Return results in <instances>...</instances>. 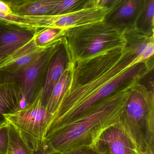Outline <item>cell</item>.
<instances>
[{"instance_id":"1","label":"cell","mask_w":154,"mask_h":154,"mask_svg":"<svg viewBox=\"0 0 154 154\" xmlns=\"http://www.w3.org/2000/svg\"><path fill=\"white\" fill-rule=\"evenodd\" d=\"M132 85L100 100L79 117L47 134L44 142L61 154L80 147H93L105 129L118 123Z\"/></svg>"},{"instance_id":"2","label":"cell","mask_w":154,"mask_h":154,"mask_svg":"<svg viewBox=\"0 0 154 154\" xmlns=\"http://www.w3.org/2000/svg\"><path fill=\"white\" fill-rule=\"evenodd\" d=\"M118 124L134 144L138 154H154V94L136 82L128 90Z\"/></svg>"},{"instance_id":"3","label":"cell","mask_w":154,"mask_h":154,"mask_svg":"<svg viewBox=\"0 0 154 154\" xmlns=\"http://www.w3.org/2000/svg\"><path fill=\"white\" fill-rule=\"evenodd\" d=\"M65 40L73 62L126 44L124 32L104 20L68 30Z\"/></svg>"},{"instance_id":"4","label":"cell","mask_w":154,"mask_h":154,"mask_svg":"<svg viewBox=\"0 0 154 154\" xmlns=\"http://www.w3.org/2000/svg\"><path fill=\"white\" fill-rule=\"evenodd\" d=\"M153 59L135 63L78 103L68 113L51 123L47 134L79 117L91 107L117 91L140 82L153 69Z\"/></svg>"},{"instance_id":"5","label":"cell","mask_w":154,"mask_h":154,"mask_svg":"<svg viewBox=\"0 0 154 154\" xmlns=\"http://www.w3.org/2000/svg\"><path fill=\"white\" fill-rule=\"evenodd\" d=\"M6 122L20 133L33 152L39 150L45 140L53 118L42 101L41 91L30 103L15 112L4 115Z\"/></svg>"},{"instance_id":"6","label":"cell","mask_w":154,"mask_h":154,"mask_svg":"<svg viewBox=\"0 0 154 154\" xmlns=\"http://www.w3.org/2000/svg\"><path fill=\"white\" fill-rule=\"evenodd\" d=\"M64 38L47 48L32 64L14 74L19 84L24 105L32 101L41 91L50 60Z\"/></svg>"},{"instance_id":"7","label":"cell","mask_w":154,"mask_h":154,"mask_svg":"<svg viewBox=\"0 0 154 154\" xmlns=\"http://www.w3.org/2000/svg\"><path fill=\"white\" fill-rule=\"evenodd\" d=\"M108 11L107 8L93 6L70 13L45 15V28L70 29L104 20Z\"/></svg>"},{"instance_id":"8","label":"cell","mask_w":154,"mask_h":154,"mask_svg":"<svg viewBox=\"0 0 154 154\" xmlns=\"http://www.w3.org/2000/svg\"><path fill=\"white\" fill-rule=\"evenodd\" d=\"M38 30L0 21V62L30 41Z\"/></svg>"},{"instance_id":"9","label":"cell","mask_w":154,"mask_h":154,"mask_svg":"<svg viewBox=\"0 0 154 154\" xmlns=\"http://www.w3.org/2000/svg\"><path fill=\"white\" fill-rule=\"evenodd\" d=\"M146 2V0H120L109 10L104 20L124 32L134 29Z\"/></svg>"},{"instance_id":"10","label":"cell","mask_w":154,"mask_h":154,"mask_svg":"<svg viewBox=\"0 0 154 154\" xmlns=\"http://www.w3.org/2000/svg\"><path fill=\"white\" fill-rule=\"evenodd\" d=\"M71 61H72L65 37L58 45L55 53L50 60L47 69L41 90L42 103L45 106L53 88Z\"/></svg>"},{"instance_id":"11","label":"cell","mask_w":154,"mask_h":154,"mask_svg":"<svg viewBox=\"0 0 154 154\" xmlns=\"http://www.w3.org/2000/svg\"><path fill=\"white\" fill-rule=\"evenodd\" d=\"M92 147L106 154H138L134 144L118 123L105 129Z\"/></svg>"},{"instance_id":"12","label":"cell","mask_w":154,"mask_h":154,"mask_svg":"<svg viewBox=\"0 0 154 154\" xmlns=\"http://www.w3.org/2000/svg\"><path fill=\"white\" fill-rule=\"evenodd\" d=\"M23 103L17 80L13 75L0 71V127L7 123L4 115L15 112Z\"/></svg>"},{"instance_id":"13","label":"cell","mask_w":154,"mask_h":154,"mask_svg":"<svg viewBox=\"0 0 154 154\" xmlns=\"http://www.w3.org/2000/svg\"><path fill=\"white\" fill-rule=\"evenodd\" d=\"M58 41L50 46L41 47L35 44L33 38L0 62V71L12 75L22 71L34 62L47 48Z\"/></svg>"},{"instance_id":"14","label":"cell","mask_w":154,"mask_h":154,"mask_svg":"<svg viewBox=\"0 0 154 154\" xmlns=\"http://www.w3.org/2000/svg\"><path fill=\"white\" fill-rule=\"evenodd\" d=\"M125 47L132 51L139 61L150 60L153 58L154 34H147L136 29L124 32Z\"/></svg>"},{"instance_id":"15","label":"cell","mask_w":154,"mask_h":154,"mask_svg":"<svg viewBox=\"0 0 154 154\" xmlns=\"http://www.w3.org/2000/svg\"><path fill=\"white\" fill-rule=\"evenodd\" d=\"M73 62L71 61L61 78L53 88L47 102L46 109L50 113L53 115V117L58 110L63 97L70 86L73 75Z\"/></svg>"},{"instance_id":"16","label":"cell","mask_w":154,"mask_h":154,"mask_svg":"<svg viewBox=\"0 0 154 154\" xmlns=\"http://www.w3.org/2000/svg\"><path fill=\"white\" fill-rule=\"evenodd\" d=\"M62 0H35L19 7H12L14 14L21 16H41L49 15L51 11Z\"/></svg>"},{"instance_id":"17","label":"cell","mask_w":154,"mask_h":154,"mask_svg":"<svg viewBox=\"0 0 154 154\" xmlns=\"http://www.w3.org/2000/svg\"><path fill=\"white\" fill-rule=\"evenodd\" d=\"M9 125V139L7 154H35L20 133Z\"/></svg>"},{"instance_id":"18","label":"cell","mask_w":154,"mask_h":154,"mask_svg":"<svg viewBox=\"0 0 154 154\" xmlns=\"http://www.w3.org/2000/svg\"><path fill=\"white\" fill-rule=\"evenodd\" d=\"M135 29L146 34H154V0H146L137 20Z\"/></svg>"},{"instance_id":"19","label":"cell","mask_w":154,"mask_h":154,"mask_svg":"<svg viewBox=\"0 0 154 154\" xmlns=\"http://www.w3.org/2000/svg\"><path fill=\"white\" fill-rule=\"evenodd\" d=\"M67 30L53 27L39 29L33 37L34 43L39 47L50 46L58 40L65 37Z\"/></svg>"},{"instance_id":"20","label":"cell","mask_w":154,"mask_h":154,"mask_svg":"<svg viewBox=\"0 0 154 154\" xmlns=\"http://www.w3.org/2000/svg\"><path fill=\"white\" fill-rule=\"evenodd\" d=\"M96 6L92 0H62L54 7L49 15H59L80 11Z\"/></svg>"},{"instance_id":"21","label":"cell","mask_w":154,"mask_h":154,"mask_svg":"<svg viewBox=\"0 0 154 154\" xmlns=\"http://www.w3.org/2000/svg\"><path fill=\"white\" fill-rule=\"evenodd\" d=\"M0 21L15 23L25 27L30 25L29 17L14 14L11 7L4 2L0 1Z\"/></svg>"},{"instance_id":"22","label":"cell","mask_w":154,"mask_h":154,"mask_svg":"<svg viewBox=\"0 0 154 154\" xmlns=\"http://www.w3.org/2000/svg\"><path fill=\"white\" fill-rule=\"evenodd\" d=\"M9 139L8 123L0 127V154H7Z\"/></svg>"},{"instance_id":"23","label":"cell","mask_w":154,"mask_h":154,"mask_svg":"<svg viewBox=\"0 0 154 154\" xmlns=\"http://www.w3.org/2000/svg\"><path fill=\"white\" fill-rule=\"evenodd\" d=\"M34 152L35 154H62L53 149L49 145L45 142L39 150Z\"/></svg>"},{"instance_id":"24","label":"cell","mask_w":154,"mask_h":154,"mask_svg":"<svg viewBox=\"0 0 154 154\" xmlns=\"http://www.w3.org/2000/svg\"><path fill=\"white\" fill-rule=\"evenodd\" d=\"M8 5L10 7H19L30 3L35 0H0Z\"/></svg>"},{"instance_id":"25","label":"cell","mask_w":154,"mask_h":154,"mask_svg":"<svg viewBox=\"0 0 154 154\" xmlns=\"http://www.w3.org/2000/svg\"><path fill=\"white\" fill-rule=\"evenodd\" d=\"M120 0H98L95 6L104 7L110 10L113 8Z\"/></svg>"},{"instance_id":"26","label":"cell","mask_w":154,"mask_h":154,"mask_svg":"<svg viewBox=\"0 0 154 154\" xmlns=\"http://www.w3.org/2000/svg\"><path fill=\"white\" fill-rule=\"evenodd\" d=\"M92 147H82L73 149L62 154H92Z\"/></svg>"},{"instance_id":"27","label":"cell","mask_w":154,"mask_h":154,"mask_svg":"<svg viewBox=\"0 0 154 154\" xmlns=\"http://www.w3.org/2000/svg\"><path fill=\"white\" fill-rule=\"evenodd\" d=\"M92 154H106L104 153L101 152H99V151H97L96 150L95 148L92 147Z\"/></svg>"},{"instance_id":"28","label":"cell","mask_w":154,"mask_h":154,"mask_svg":"<svg viewBox=\"0 0 154 154\" xmlns=\"http://www.w3.org/2000/svg\"><path fill=\"white\" fill-rule=\"evenodd\" d=\"M98 0H92V2H93V4H94V5H96V3L97 2Z\"/></svg>"}]
</instances>
